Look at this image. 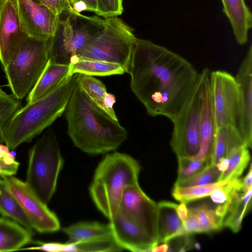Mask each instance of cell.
<instances>
[{"mask_svg":"<svg viewBox=\"0 0 252 252\" xmlns=\"http://www.w3.org/2000/svg\"><path fill=\"white\" fill-rule=\"evenodd\" d=\"M230 181H219L216 183L190 187L174 186L172 190L173 197L180 202L188 203L210 195L213 190L223 186Z\"/></svg>","mask_w":252,"mask_h":252,"instance_id":"obj_29","label":"cell"},{"mask_svg":"<svg viewBox=\"0 0 252 252\" xmlns=\"http://www.w3.org/2000/svg\"><path fill=\"white\" fill-rule=\"evenodd\" d=\"M209 82L216 129L237 127L238 90L235 77L225 71L214 70L210 72Z\"/></svg>","mask_w":252,"mask_h":252,"instance_id":"obj_11","label":"cell"},{"mask_svg":"<svg viewBox=\"0 0 252 252\" xmlns=\"http://www.w3.org/2000/svg\"><path fill=\"white\" fill-rule=\"evenodd\" d=\"M72 11L77 13L88 11L95 13L96 0H68Z\"/></svg>","mask_w":252,"mask_h":252,"instance_id":"obj_39","label":"cell"},{"mask_svg":"<svg viewBox=\"0 0 252 252\" xmlns=\"http://www.w3.org/2000/svg\"><path fill=\"white\" fill-rule=\"evenodd\" d=\"M128 73L131 91L148 115L172 121L195 85L199 72L178 54L137 38Z\"/></svg>","mask_w":252,"mask_h":252,"instance_id":"obj_1","label":"cell"},{"mask_svg":"<svg viewBox=\"0 0 252 252\" xmlns=\"http://www.w3.org/2000/svg\"><path fill=\"white\" fill-rule=\"evenodd\" d=\"M21 101L8 94L0 85V144H4V127L13 115L21 106Z\"/></svg>","mask_w":252,"mask_h":252,"instance_id":"obj_32","label":"cell"},{"mask_svg":"<svg viewBox=\"0 0 252 252\" xmlns=\"http://www.w3.org/2000/svg\"><path fill=\"white\" fill-rule=\"evenodd\" d=\"M96 14L104 19L117 17L123 11V0H96Z\"/></svg>","mask_w":252,"mask_h":252,"instance_id":"obj_36","label":"cell"},{"mask_svg":"<svg viewBox=\"0 0 252 252\" xmlns=\"http://www.w3.org/2000/svg\"><path fill=\"white\" fill-rule=\"evenodd\" d=\"M157 204L158 245L165 243L177 236L187 233L184 222L177 213L178 204L168 201H161Z\"/></svg>","mask_w":252,"mask_h":252,"instance_id":"obj_19","label":"cell"},{"mask_svg":"<svg viewBox=\"0 0 252 252\" xmlns=\"http://www.w3.org/2000/svg\"><path fill=\"white\" fill-rule=\"evenodd\" d=\"M32 238L31 230L10 219L0 218V252L21 250Z\"/></svg>","mask_w":252,"mask_h":252,"instance_id":"obj_23","label":"cell"},{"mask_svg":"<svg viewBox=\"0 0 252 252\" xmlns=\"http://www.w3.org/2000/svg\"><path fill=\"white\" fill-rule=\"evenodd\" d=\"M202 85V76L200 72L196 84L183 106L171 121L173 130L170 145L177 158L193 157L200 150Z\"/></svg>","mask_w":252,"mask_h":252,"instance_id":"obj_9","label":"cell"},{"mask_svg":"<svg viewBox=\"0 0 252 252\" xmlns=\"http://www.w3.org/2000/svg\"><path fill=\"white\" fill-rule=\"evenodd\" d=\"M77 76H70L50 93L16 111L3 129L4 144L9 150L31 142L64 112Z\"/></svg>","mask_w":252,"mask_h":252,"instance_id":"obj_3","label":"cell"},{"mask_svg":"<svg viewBox=\"0 0 252 252\" xmlns=\"http://www.w3.org/2000/svg\"><path fill=\"white\" fill-rule=\"evenodd\" d=\"M2 178L29 219L32 229L41 233L55 232L60 229V222L57 216L26 182L14 176H4Z\"/></svg>","mask_w":252,"mask_h":252,"instance_id":"obj_10","label":"cell"},{"mask_svg":"<svg viewBox=\"0 0 252 252\" xmlns=\"http://www.w3.org/2000/svg\"><path fill=\"white\" fill-rule=\"evenodd\" d=\"M21 25L28 36L47 39L55 32L59 15L33 0H13Z\"/></svg>","mask_w":252,"mask_h":252,"instance_id":"obj_13","label":"cell"},{"mask_svg":"<svg viewBox=\"0 0 252 252\" xmlns=\"http://www.w3.org/2000/svg\"><path fill=\"white\" fill-rule=\"evenodd\" d=\"M77 84L85 94L111 117L118 119L113 109L115 96L107 92L104 84L93 76L78 74Z\"/></svg>","mask_w":252,"mask_h":252,"instance_id":"obj_22","label":"cell"},{"mask_svg":"<svg viewBox=\"0 0 252 252\" xmlns=\"http://www.w3.org/2000/svg\"><path fill=\"white\" fill-rule=\"evenodd\" d=\"M183 222L187 233H202L198 218L192 207L188 208L187 217Z\"/></svg>","mask_w":252,"mask_h":252,"instance_id":"obj_38","label":"cell"},{"mask_svg":"<svg viewBox=\"0 0 252 252\" xmlns=\"http://www.w3.org/2000/svg\"><path fill=\"white\" fill-rule=\"evenodd\" d=\"M161 244L158 245L157 246L154 247L151 252H167L169 250V247L168 244L166 243H161Z\"/></svg>","mask_w":252,"mask_h":252,"instance_id":"obj_42","label":"cell"},{"mask_svg":"<svg viewBox=\"0 0 252 252\" xmlns=\"http://www.w3.org/2000/svg\"><path fill=\"white\" fill-rule=\"evenodd\" d=\"M228 160L226 170L221 173L219 181H232L242 174L251 159L249 148L243 146L232 152L227 157Z\"/></svg>","mask_w":252,"mask_h":252,"instance_id":"obj_30","label":"cell"},{"mask_svg":"<svg viewBox=\"0 0 252 252\" xmlns=\"http://www.w3.org/2000/svg\"><path fill=\"white\" fill-rule=\"evenodd\" d=\"M69 76V65L53 63L49 61L37 82L28 94L27 103H32L50 93Z\"/></svg>","mask_w":252,"mask_h":252,"instance_id":"obj_21","label":"cell"},{"mask_svg":"<svg viewBox=\"0 0 252 252\" xmlns=\"http://www.w3.org/2000/svg\"><path fill=\"white\" fill-rule=\"evenodd\" d=\"M104 19L70 11L59 15L52 36L49 61L69 65L78 57L103 28Z\"/></svg>","mask_w":252,"mask_h":252,"instance_id":"obj_5","label":"cell"},{"mask_svg":"<svg viewBox=\"0 0 252 252\" xmlns=\"http://www.w3.org/2000/svg\"><path fill=\"white\" fill-rule=\"evenodd\" d=\"M140 171L134 158L119 152L107 155L98 164L89 191L96 207L109 220L117 212L125 189L138 184Z\"/></svg>","mask_w":252,"mask_h":252,"instance_id":"obj_4","label":"cell"},{"mask_svg":"<svg viewBox=\"0 0 252 252\" xmlns=\"http://www.w3.org/2000/svg\"><path fill=\"white\" fill-rule=\"evenodd\" d=\"M26 182L45 203L57 187L63 159L54 132L47 131L30 149Z\"/></svg>","mask_w":252,"mask_h":252,"instance_id":"obj_6","label":"cell"},{"mask_svg":"<svg viewBox=\"0 0 252 252\" xmlns=\"http://www.w3.org/2000/svg\"><path fill=\"white\" fill-rule=\"evenodd\" d=\"M178 175L175 184L179 183L192 177L211 164L206 159H197L189 157L178 158Z\"/></svg>","mask_w":252,"mask_h":252,"instance_id":"obj_33","label":"cell"},{"mask_svg":"<svg viewBox=\"0 0 252 252\" xmlns=\"http://www.w3.org/2000/svg\"><path fill=\"white\" fill-rule=\"evenodd\" d=\"M242 189L245 191L252 189V169L251 164L249 170L244 179L241 180Z\"/></svg>","mask_w":252,"mask_h":252,"instance_id":"obj_40","label":"cell"},{"mask_svg":"<svg viewBox=\"0 0 252 252\" xmlns=\"http://www.w3.org/2000/svg\"><path fill=\"white\" fill-rule=\"evenodd\" d=\"M67 132L74 145L90 155L103 154L118 149L128 132L94 103L77 84L64 111Z\"/></svg>","mask_w":252,"mask_h":252,"instance_id":"obj_2","label":"cell"},{"mask_svg":"<svg viewBox=\"0 0 252 252\" xmlns=\"http://www.w3.org/2000/svg\"><path fill=\"white\" fill-rule=\"evenodd\" d=\"M125 73L119 64L102 61L76 57L69 65V74H83L91 76H105Z\"/></svg>","mask_w":252,"mask_h":252,"instance_id":"obj_25","label":"cell"},{"mask_svg":"<svg viewBox=\"0 0 252 252\" xmlns=\"http://www.w3.org/2000/svg\"><path fill=\"white\" fill-rule=\"evenodd\" d=\"M222 11L232 27L237 42L245 44L252 27V14L245 0H221Z\"/></svg>","mask_w":252,"mask_h":252,"instance_id":"obj_18","label":"cell"},{"mask_svg":"<svg viewBox=\"0 0 252 252\" xmlns=\"http://www.w3.org/2000/svg\"><path fill=\"white\" fill-rule=\"evenodd\" d=\"M252 193V189L245 191L241 187L222 205L225 211L223 227L228 228L234 233L240 231L243 220L251 208Z\"/></svg>","mask_w":252,"mask_h":252,"instance_id":"obj_20","label":"cell"},{"mask_svg":"<svg viewBox=\"0 0 252 252\" xmlns=\"http://www.w3.org/2000/svg\"><path fill=\"white\" fill-rule=\"evenodd\" d=\"M238 90L237 127L245 146L252 144V45L242 62L235 77Z\"/></svg>","mask_w":252,"mask_h":252,"instance_id":"obj_14","label":"cell"},{"mask_svg":"<svg viewBox=\"0 0 252 252\" xmlns=\"http://www.w3.org/2000/svg\"><path fill=\"white\" fill-rule=\"evenodd\" d=\"M33 0L47 7L57 15L72 11L68 0Z\"/></svg>","mask_w":252,"mask_h":252,"instance_id":"obj_37","label":"cell"},{"mask_svg":"<svg viewBox=\"0 0 252 252\" xmlns=\"http://www.w3.org/2000/svg\"><path fill=\"white\" fill-rule=\"evenodd\" d=\"M210 72L208 68H204L201 71L202 76V100L199 132L200 148L198 154L192 158L206 159L211 163L216 127L211 97Z\"/></svg>","mask_w":252,"mask_h":252,"instance_id":"obj_17","label":"cell"},{"mask_svg":"<svg viewBox=\"0 0 252 252\" xmlns=\"http://www.w3.org/2000/svg\"><path fill=\"white\" fill-rule=\"evenodd\" d=\"M19 165L10 153L9 149L4 144H0V177L15 175Z\"/></svg>","mask_w":252,"mask_h":252,"instance_id":"obj_35","label":"cell"},{"mask_svg":"<svg viewBox=\"0 0 252 252\" xmlns=\"http://www.w3.org/2000/svg\"><path fill=\"white\" fill-rule=\"evenodd\" d=\"M28 37L13 0H0V62L2 68Z\"/></svg>","mask_w":252,"mask_h":252,"instance_id":"obj_15","label":"cell"},{"mask_svg":"<svg viewBox=\"0 0 252 252\" xmlns=\"http://www.w3.org/2000/svg\"><path fill=\"white\" fill-rule=\"evenodd\" d=\"M51 38L28 36L3 68L7 86L17 99L21 100L29 93L46 67Z\"/></svg>","mask_w":252,"mask_h":252,"instance_id":"obj_7","label":"cell"},{"mask_svg":"<svg viewBox=\"0 0 252 252\" xmlns=\"http://www.w3.org/2000/svg\"><path fill=\"white\" fill-rule=\"evenodd\" d=\"M67 242H76L99 237L113 236L110 225L97 221H81L64 227Z\"/></svg>","mask_w":252,"mask_h":252,"instance_id":"obj_26","label":"cell"},{"mask_svg":"<svg viewBox=\"0 0 252 252\" xmlns=\"http://www.w3.org/2000/svg\"><path fill=\"white\" fill-rule=\"evenodd\" d=\"M243 146L246 147L237 126H226L216 129L211 163L216 164L219 160L227 158L234 150Z\"/></svg>","mask_w":252,"mask_h":252,"instance_id":"obj_24","label":"cell"},{"mask_svg":"<svg viewBox=\"0 0 252 252\" xmlns=\"http://www.w3.org/2000/svg\"><path fill=\"white\" fill-rule=\"evenodd\" d=\"M137 38L120 18H106L102 31L78 57L117 63L128 73Z\"/></svg>","mask_w":252,"mask_h":252,"instance_id":"obj_8","label":"cell"},{"mask_svg":"<svg viewBox=\"0 0 252 252\" xmlns=\"http://www.w3.org/2000/svg\"><path fill=\"white\" fill-rule=\"evenodd\" d=\"M177 210L179 217L184 222L187 217L188 211V208L187 207L186 203L181 202L180 204L178 205Z\"/></svg>","mask_w":252,"mask_h":252,"instance_id":"obj_41","label":"cell"},{"mask_svg":"<svg viewBox=\"0 0 252 252\" xmlns=\"http://www.w3.org/2000/svg\"><path fill=\"white\" fill-rule=\"evenodd\" d=\"M123 249L116 243L113 236L61 243V252H120Z\"/></svg>","mask_w":252,"mask_h":252,"instance_id":"obj_28","label":"cell"},{"mask_svg":"<svg viewBox=\"0 0 252 252\" xmlns=\"http://www.w3.org/2000/svg\"><path fill=\"white\" fill-rule=\"evenodd\" d=\"M0 213L27 229L32 231V225L19 203L8 189L2 178H0Z\"/></svg>","mask_w":252,"mask_h":252,"instance_id":"obj_27","label":"cell"},{"mask_svg":"<svg viewBox=\"0 0 252 252\" xmlns=\"http://www.w3.org/2000/svg\"><path fill=\"white\" fill-rule=\"evenodd\" d=\"M118 211L135 222L157 242L158 204L143 191L139 184L125 189Z\"/></svg>","mask_w":252,"mask_h":252,"instance_id":"obj_12","label":"cell"},{"mask_svg":"<svg viewBox=\"0 0 252 252\" xmlns=\"http://www.w3.org/2000/svg\"><path fill=\"white\" fill-rule=\"evenodd\" d=\"M192 208L198 218L202 233H209L223 227V219L217 214L215 208L205 203Z\"/></svg>","mask_w":252,"mask_h":252,"instance_id":"obj_31","label":"cell"},{"mask_svg":"<svg viewBox=\"0 0 252 252\" xmlns=\"http://www.w3.org/2000/svg\"><path fill=\"white\" fill-rule=\"evenodd\" d=\"M109 221L113 237L123 250L148 252L158 245L140 226L119 211Z\"/></svg>","mask_w":252,"mask_h":252,"instance_id":"obj_16","label":"cell"},{"mask_svg":"<svg viewBox=\"0 0 252 252\" xmlns=\"http://www.w3.org/2000/svg\"><path fill=\"white\" fill-rule=\"evenodd\" d=\"M220 174L221 172L216 164H210L198 174L186 181L175 184L174 186L190 187L216 183L219 181Z\"/></svg>","mask_w":252,"mask_h":252,"instance_id":"obj_34","label":"cell"}]
</instances>
